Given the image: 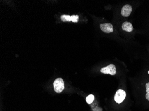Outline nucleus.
<instances>
[{
	"instance_id": "obj_1",
	"label": "nucleus",
	"mask_w": 149,
	"mask_h": 111,
	"mask_svg": "<svg viewBox=\"0 0 149 111\" xmlns=\"http://www.w3.org/2000/svg\"><path fill=\"white\" fill-rule=\"evenodd\" d=\"M54 88L57 93L61 92L64 89V82L62 78H57L53 83Z\"/></svg>"
},
{
	"instance_id": "obj_2",
	"label": "nucleus",
	"mask_w": 149,
	"mask_h": 111,
	"mask_svg": "<svg viewBox=\"0 0 149 111\" xmlns=\"http://www.w3.org/2000/svg\"><path fill=\"white\" fill-rule=\"evenodd\" d=\"M100 72L104 74H109L112 76L116 74V67L113 64H110L106 67L102 68L100 69Z\"/></svg>"
},
{
	"instance_id": "obj_3",
	"label": "nucleus",
	"mask_w": 149,
	"mask_h": 111,
	"mask_svg": "<svg viewBox=\"0 0 149 111\" xmlns=\"http://www.w3.org/2000/svg\"><path fill=\"white\" fill-rule=\"evenodd\" d=\"M126 97V92L123 89H118L114 96V100L117 103H120L125 100Z\"/></svg>"
},
{
	"instance_id": "obj_4",
	"label": "nucleus",
	"mask_w": 149,
	"mask_h": 111,
	"mask_svg": "<svg viewBox=\"0 0 149 111\" xmlns=\"http://www.w3.org/2000/svg\"><path fill=\"white\" fill-rule=\"evenodd\" d=\"M100 30L105 33H111L113 32V27L110 23L100 24Z\"/></svg>"
},
{
	"instance_id": "obj_5",
	"label": "nucleus",
	"mask_w": 149,
	"mask_h": 111,
	"mask_svg": "<svg viewBox=\"0 0 149 111\" xmlns=\"http://www.w3.org/2000/svg\"><path fill=\"white\" fill-rule=\"evenodd\" d=\"M132 11V7L130 5H125L121 9V15L125 17L129 16Z\"/></svg>"
},
{
	"instance_id": "obj_6",
	"label": "nucleus",
	"mask_w": 149,
	"mask_h": 111,
	"mask_svg": "<svg viewBox=\"0 0 149 111\" xmlns=\"http://www.w3.org/2000/svg\"><path fill=\"white\" fill-rule=\"evenodd\" d=\"M121 27L123 30L127 32H131L133 30V25L131 23L128 21H126L123 23Z\"/></svg>"
},
{
	"instance_id": "obj_7",
	"label": "nucleus",
	"mask_w": 149,
	"mask_h": 111,
	"mask_svg": "<svg viewBox=\"0 0 149 111\" xmlns=\"http://www.w3.org/2000/svg\"><path fill=\"white\" fill-rule=\"evenodd\" d=\"M60 19L63 22H70L72 21V17L71 16L63 15L60 17Z\"/></svg>"
},
{
	"instance_id": "obj_8",
	"label": "nucleus",
	"mask_w": 149,
	"mask_h": 111,
	"mask_svg": "<svg viewBox=\"0 0 149 111\" xmlns=\"http://www.w3.org/2000/svg\"><path fill=\"white\" fill-rule=\"evenodd\" d=\"M94 100V96L93 95H90L86 97V101L88 104H91Z\"/></svg>"
},
{
	"instance_id": "obj_9",
	"label": "nucleus",
	"mask_w": 149,
	"mask_h": 111,
	"mask_svg": "<svg viewBox=\"0 0 149 111\" xmlns=\"http://www.w3.org/2000/svg\"><path fill=\"white\" fill-rule=\"evenodd\" d=\"M146 94L145 95V97L146 100L149 101V82L147 83L146 84Z\"/></svg>"
},
{
	"instance_id": "obj_10",
	"label": "nucleus",
	"mask_w": 149,
	"mask_h": 111,
	"mask_svg": "<svg viewBox=\"0 0 149 111\" xmlns=\"http://www.w3.org/2000/svg\"><path fill=\"white\" fill-rule=\"evenodd\" d=\"M72 17V21L74 23H77L79 21V16L78 15H72L71 16Z\"/></svg>"
},
{
	"instance_id": "obj_11",
	"label": "nucleus",
	"mask_w": 149,
	"mask_h": 111,
	"mask_svg": "<svg viewBox=\"0 0 149 111\" xmlns=\"http://www.w3.org/2000/svg\"><path fill=\"white\" fill-rule=\"evenodd\" d=\"M148 73H149V71L148 72Z\"/></svg>"
}]
</instances>
